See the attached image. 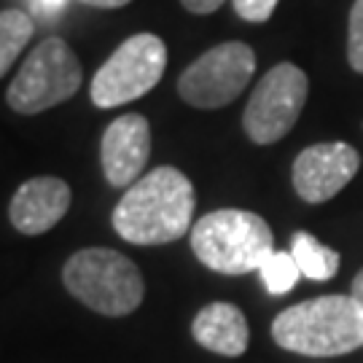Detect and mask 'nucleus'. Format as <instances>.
<instances>
[{"label": "nucleus", "mask_w": 363, "mask_h": 363, "mask_svg": "<svg viewBox=\"0 0 363 363\" xmlns=\"http://www.w3.org/2000/svg\"><path fill=\"white\" fill-rule=\"evenodd\" d=\"M196 194L175 167H156L127 189L113 210V229L132 245L175 242L191 229Z\"/></svg>", "instance_id": "f257e3e1"}, {"label": "nucleus", "mask_w": 363, "mask_h": 363, "mask_svg": "<svg viewBox=\"0 0 363 363\" xmlns=\"http://www.w3.org/2000/svg\"><path fill=\"white\" fill-rule=\"evenodd\" d=\"M283 350L331 358L363 347V307L352 296H320L283 310L272 323Z\"/></svg>", "instance_id": "f03ea898"}, {"label": "nucleus", "mask_w": 363, "mask_h": 363, "mask_svg": "<svg viewBox=\"0 0 363 363\" xmlns=\"http://www.w3.org/2000/svg\"><path fill=\"white\" fill-rule=\"evenodd\" d=\"M274 237L269 223L247 210H216L194 223L191 250L208 269L245 274L261 269L272 256Z\"/></svg>", "instance_id": "7ed1b4c3"}, {"label": "nucleus", "mask_w": 363, "mask_h": 363, "mask_svg": "<svg viewBox=\"0 0 363 363\" xmlns=\"http://www.w3.org/2000/svg\"><path fill=\"white\" fill-rule=\"evenodd\" d=\"M62 283L78 301L108 318L130 315L145 296L143 274L135 261L111 247H86L70 256Z\"/></svg>", "instance_id": "20e7f679"}, {"label": "nucleus", "mask_w": 363, "mask_h": 363, "mask_svg": "<svg viewBox=\"0 0 363 363\" xmlns=\"http://www.w3.org/2000/svg\"><path fill=\"white\" fill-rule=\"evenodd\" d=\"M81 86V62L62 38H46L33 49L6 89V103L16 113H40L65 103Z\"/></svg>", "instance_id": "39448f33"}, {"label": "nucleus", "mask_w": 363, "mask_h": 363, "mask_svg": "<svg viewBox=\"0 0 363 363\" xmlns=\"http://www.w3.org/2000/svg\"><path fill=\"white\" fill-rule=\"evenodd\" d=\"M167 67V46L154 33H138L108 57L91 81V103L116 108L154 89Z\"/></svg>", "instance_id": "423d86ee"}, {"label": "nucleus", "mask_w": 363, "mask_h": 363, "mask_svg": "<svg viewBox=\"0 0 363 363\" xmlns=\"http://www.w3.org/2000/svg\"><path fill=\"white\" fill-rule=\"evenodd\" d=\"M310 81L304 70L291 62L274 65L253 89L242 113V127L247 138L259 145L277 143L286 138L298 121V113L307 103Z\"/></svg>", "instance_id": "0eeeda50"}, {"label": "nucleus", "mask_w": 363, "mask_h": 363, "mask_svg": "<svg viewBox=\"0 0 363 363\" xmlns=\"http://www.w3.org/2000/svg\"><path fill=\"white\" fill-rule=\"evenodd\" d=\"M256 70L247 43L229 40L194 60L178 78V94L194 108H223L245 91Z\"/></svg>", "instance_id": "6e6552de"}, {"label": "nucleus", "mask_w": 363, "mask_h": 363, "mask_svg": "<svg viewBox=\"0 0 363 363\" xmlns=\"http://www.w3.org/2000/svg\"><path fill=\"white\" fill-rule=\"evenodd\" d=\"M358 167H361V156L352 145H310L294 162V189L304 202L320 205L334 194H339L355 178Z\"/></svg>", "instance_id": "1a4fd4ad"}, {"label": "nucleus", "mask_w": 363, "mask_h": 363, "mask_svg": "<svg viewBox=\"0 0 363 363\" xmlns=\"http://www.w3.org/2000/svg\"><path fill=\"white\" fill-rule=\"evenodd\" d=\"M148 156H151V127L140 113L118 116L105 130L100 159L111 186L130 189L135 181H140Z\"/></svg>", "instance_id": "9d476101"}, {"label": "nucleus", "mask_w": 363, "mask_h": 363, "mask_svg": "<svg viewBox=\"0 0 363 363\" xmlns=\"http://www.w3.org/2000/svg\"><path fill=\"white\" fill-rule=\"evenodd\" d=\"M70 208V186L60 178H33L22 183L9 205V218L22 234H43L57 226Z\"/></svg>", "instance_id": "9b49d317"}, {"label": "nucleus", "mask_w": 363, "mask_h": 363, "mask_svg": "<svg viewBox=\"0 0 363 363\" xmlns=\"http://www.w3.org/2000/svg\"><path fill=\"white\" fill-rule=\"evenodd\" d=\"M191 334L205 350L226 355V358L242 355L250 342L245 315L240 312V307L226 304V301H216L196 312Z\"/></svg>", "instance_id": "f8f14e48"}, {"label": "nucleus", "mask_w": 363, "mask_h": 363, "mask_svg": "<svg viewBox=\"0 0 363 363\" xmlns=\"http://www.w3.org/2000/svg\"><path fill=\"white\" fill-rule=\"evenodd\" d=\"M291 256L296 259L298 269L310 280H331L339 272V253L318 242L312 234L296 232L291 240Z\"/></svg>", "instance_id": "ddd939ff"}, {"label": "nucleus", "mask_w": 363, "mask_h": 363, "mask_svg": "<svg viewBox=\"0 0 363 363\" xmlns=\"http://www.w3.org/2000/svg\"><path fill=\"white\" fill-rule=\"evenodd\" d=\"M33 16L22 9H3L0 13V73H6L11 62L33 38Z\"/></svg>", "instance_id": "4468645a"}, {"label": "nucleus", "mask_w": 363, "mask_h": 363, "mask_svg": "<svg viewBox=\"0 0 363 363\" xmlns=\"http://www.w3.org/2000/svg\"><path fill=\"white\" fill-rule=\"evenodd\" d=\"M259 272H261L264 286H267V291H269L272 296L288 294V291L298 283V277H301V269H298L296 259H294L291 253H283V250H274L272 256L264 261V267H261Z\"/></svg>", "instance_id": "2eb2a0df"}, {"label": "nucleus", "mask_w": 363, "mask_h": 363, "mask_svg": "<svg viewBox=\"0 0 363 363\" xmlns=\"http://www.w3.org/2000/svg\"><path fill=\"white\" fill-rule=\"evenodd\" d=\"M347 62L355 73H363V0H355L350 9L347 27Z\"/></svg>", "instance_id": "dca6fc26"}, {"label": "nucleus", "mask_w": 363, "mask_h": 363, "mask_svg": "<svg viewBox=\"0 0 363 363\" xmlns=\"http://www.w3.org/2000/svg\"><path fill=\"white\" fill-rule=\"evenodd\" d=\"M237 16H242L245 22H269V16L277 9V0H232Z\"/></svg>", "instance_id": "f3484780"}, {"label": "nucleus", "mask_w": 363, "mask_h": 363, "mask_svg": "<svg viewBox=\"0 0 363 363\" xmlns=\"http://www.w3.org/2000/svg\"><path fill=\"white\" fill-rule=\"evenodd\" d=\"M181 3L191 13H213V11H218L226 0H181Z\"/></svg>", "instance_id": "a211bd4d"}, {"label": "nucleus", "mask_w": 363, "mask_h": 363, "mask_svg": "<svg viewBox=\"0 0 363 363\" xmlns=\"http://www.w3.org/2000/svg\"><path fill=\"white\" fill-rule=\"evenodd\" d=\"M78 3L94 6V9H121V6H127L130 0H78Z\"/></svg>", "instance_id": "6ab92c4d"}, {"label": "nucleus", "mask_w": 363, "mask_h": 363, "mask_svg": "<svg viewBox=\"0 0 363 363\" xmlns=\"http://www.w3.org/2000/svg\"><path fill=\"white\" fill-rule=\"evenodd\" d=\"M35 6H38L40 13H54L65 6V0H35Z\"/></svg>", "instance_id": "aec40b11"}, {"label": "nucleus", "mask_w": 363, "mask_h": 363, "mask_svg": "<svg viewBox=\"0 0 363 363\" xmlns=\"http://www.w3.org/2000/svg\"><path fill=\"white\" fill-rule=\"evenodd\" d=\"M350 296L363 307V269L355 274V280H352V294H350Z\"/></svg>", "instance_id": "412c9836"}]
</instances>
